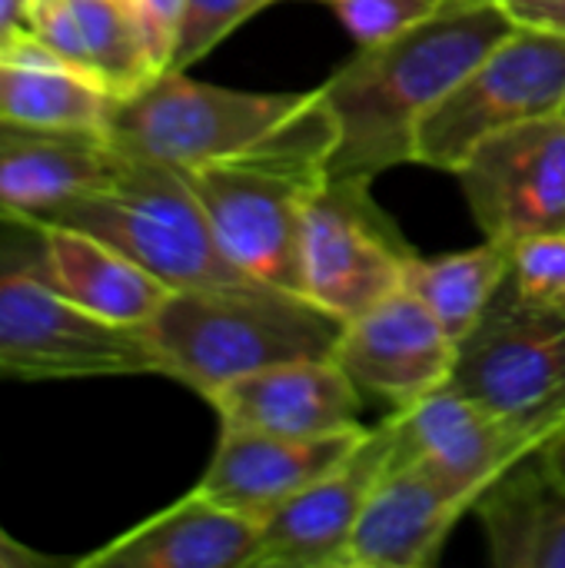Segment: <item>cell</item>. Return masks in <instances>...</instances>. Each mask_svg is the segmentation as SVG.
I'll return each mask as SVG.
<instances>
[{
  "label": "cell",
  "mask_w": 565,
  "mask_h": 568,
  "mask_svg": "<svg viewBox=\"0 0 565 568\" xmlns=\"http://www.w3.org/2000/svg\"><path fill=\"white\" fill-rule=\"evenodd\" d=\"M513 27L500 0H483L360 47L320 87L336 123L326 180L373 183L400 163H416L420 123Z\"/></svg>",
  "instance_id": "obj_1"
},
{
  "label": "cell",
  "mask_w": 565,
  "mask_h": 568,
  "mask_svg": "<svg viewBox=\"0 0 565 568\" xmlns=\"http://www.w3.org/2000/svg\"><path fill=\"white\" fill-rule=\"evenodd\" d=\"M140 333L163 376L210 399L270 366L333 356L343 320L300 293L233 283L173 290Z\"/></svg>",
  "instance_id": "obj_2"
},
{
  "label": "cell",
  "mask_w": 565,
  "mask_h": 568,
  "mask_svg": "<svg viewBox=\"0 0 565 568\" xmlns=\"http://www.w3.org/2000/svg\"><path fill=\"white\" fill-rule=\"evenodd\" d=\"M336 123L316 87L310 110L256 153L190 170L223 256L253 283L303 296L300 223L313 190L326 183Z\"/></svg>",
  "instance_id": "obj_3"
},
{
  "label": "cell",
  "mask_w": 565,
  "mask_h": 568,
  "mask_svg": "<svg viewBox=\"0 0 565 568\" xmlns=\"http://www.w3.org/2000/svg\"><path fill=\"white\" fill-rule=\"evenodd\" d=\"M0 373L83 379L160 369L140 329L83 313L47 280L40 223L0 216Z\"/></svg>",
  "instance_id": "obj_4"
},
{
  "label": "cell",
  "mask_w": 565,
  "mask_h": 568,
  "mask_svg": "<svg viewBox=\"0 0 565 568\" xmlns=\"http://www.w3.org/2000/svg\"><path fill=\"white\" fill-rule=\"evenodd\" d=\"M316 100L303 93H250L163 70L127 100H113L103 136L123 160L200 170L256 153L290 130Z\"/></svg>",
  "instance_id": "obj_5"
},
{
  "label": "cell",
  "mask_w": 565,
  "mask_h": 568,
  "mask_svg": "<svg viewBox=\"0 0 565 568\" xmlns=\"http://www.w3.org/2000/svg\"><path fill=\"white\" fill-rule=\"evenodd\" d=\"M43 223L100 236L170 290L253 283L223 256L183 170L120 156L103 186L60 206Z\"/></svg>",
  "instance_id": "obj_6"
},
{
  "label": "cell",
  "mask_w": 565,
  "mask_h": 568,
  "mask_svg": "<svg viewBox=\"0 0 565 568\" xmlns=\"http://www.w3.org/2000/svg\"><path fill=\"white\" fill-rule=\"evenodd\" d=\"M565 110V33L513 27L416 130V163L456 173L490 136Z\"/></svg>",
  "instance_id": "obj_7"
},
{
  "label": "cell",
  "mask_w": 565,
  "mask_h": 568,
  "mask_svg": "<svg viewBox=\"0 0 565 568\" xmlns=\"http://www.w3.org/2000/svg\"><path fill=\"white\" fill-rule=\"evenodd\" d=\"M416 253L373 203L370 183L326 180L310 193L300 223L303 296L350 323L403 290Z\"/></svg>",
  "instance_id": "obj_8"
},
{
  "label": "cell",
  "mask_w": 565,
  "mask_h": 568,
  "mask_svg": "<svg viewBox=\"0 0 565 568\" xmlns=\"http://www.w3.org/2000/svg\"><path fill=\"white\" fill-rule=\"evenodd\" d=\"M446 386L500 413L565 426V313L519 306L500 290L460 339Z\"/></svg>",
  "instance_id": "obj_9"
},
{
  "label": "cell",
  "mask_w": 565,
  "mask_h": 568,
  "mask_svg": "<svg viewBox=\"0 0 565 568\" xmlns=\"http://www.w3.org/2000/svg\"><path fill=\"white\" fill-rule=\"evenodd\" d=\"M486 240L516 246L565 230V110L483 140L456 170Z\"/></svg>",
  "instance_id": "obj_10"
},
{
  "label": "cell",
  "mask_w": 565,
  "mask_h": 568,
  "mask_svg": "<svg viewBox=\"0 0 565 568\" xmlns=\"http://www.w3.org/2000/svg\"><path fill=\"white\" fill-rule=\"evenodd\" d=\"M393 423V463H420L466 489L476 503L513 466L536 456L563 426L483 406L450 386L403 406Z\"/></svg>",
  "instance_id": "obj_11"
},
{
  "label": "cell",
  "mask_w": 565,
  "mask_h": 568,
  "mask_svg": "<svg viewBox=\"0 0 565 568\" xmlns=\"http://www.w3.org/2000/svg\"><path fill=\"white\" fill-rule=\"evenodd\" d=\"M390 463L393 423L386 419L336 469L260 523L256 568H343V552Z\"/></svg>",
  "instance_id": "obj_12"
},
{
  "label": "cell",
  "mask_w": 565,
  "mask_h": 568,
  "mask_svg": "<svg viewBox=\"0 0 565 568\" xmlns=\"http://www.w3.org/2000/svg\"><path fill=\"white\" fill-rule=\"evenodd\" d=\"M333 359L356 386L403 409L450 383L456 339L410 290H396L343 323Z\"/></svg>",
  "instance_id": "obj_13"
},
{
  "label": "cell",
  "mask_w": 565,
  "mask_h": 568,
  "mask_svg": "<svg viewBox=\"0 0 565 568\" xmlns=\"http://www.w3.org/2000/svg\"><path fill=\"white\" fill-rule=\"evenodd\" d=\"M366 426L340 436H273L253 429H220L216 453L196 483L220 506L263 523L310 483L336 469L363 439Z\"/></svg>",
  "instance_id": "obj_14"
},
{
  "label": "cell",
  "mask_w": 565,
  "mask_h": 568,
  "mask_svg": "<svg viewBox=\"0 0 565 568\" xmlns=\"http://www.w3.org/2000/svg\"><path fill=\"white\" fill-rule=\"evenodd\" d=\"M476 499L430 466H390L343 552V568H426Z\"/></svg>",
  "instance_id": "obj_15"
},
{
  "label": "cell",
  "mask_w": 565,
  "mask_h": 568,
  "mask_svg": "<svg viewBox=\"0 0 565 568\" xmlns=\"http://www.w3.org/2000/svg\"><path fill=\"white\" fill-rule=\"evenodd\" d=\"M220 429L273 436H340L360 429V386L333 359H296L243 376L210 396Z\"/></svg>",
  "instance_id": "obj_16"
},
{
  "label": "cell",
  "mask_w": 565,
  "mask_h": 568,
  "mask_svg": "<svg viewBox=\"0 0 565 568\" xmlns=\"http://www.w3.org/2000/svg\"><path fill=\"white\" fill-rule=\"evenodd\" d=\"M120 166L103 130H60L0 120V216L43 223L103 186Z\"/></svg>",
  "instance_id": "obj_17"
},
{
  "label": "cell",
  "mask_w": 565,
  "mask_h": 568,
  "mask_svg": "<svg viewBox=\"0 0 565 568\" xmlns=\"http://www.w3.org/2000/svg\"><path fill=\"white\" fill-rule=\"evenodd\" d=\"M260 523L193 489L103 549L80 568H256Z\"/></svg>",
  "instance_id": "obj_18"
},
{
  "label": "cell",
  "mask_w": 565,
  "mask_h": 568,
  "mask_svg": "<svg viewBox=\"0 0 565 568\" xmlns=\"http://www.w3.org/2000/svg\"><path fill=\"white\" fill-rule=\"evenodd\" d=\"M47 280L83 313L140 329L173 293L163 280L123 256L93 233L63 223H40Z\"/></svg>",
  "instance_id": "obj_19"
},
{
  "label": "cell",
  "mask_w": 565,
  "mask_h": 568,
  "mask_svg": "<svg viewBox=\"0 0 565 568\" xmlns=\"http://www.w3.org/2000/svg\"><path fill=\"white\" fill-rule=\"evenodd\" d=\"M476 509L500 568H565V483L539 456L496 479Z\"/></svg>",
  "instance_id": "obj_20"
},
{
  "label": "cell",
  "mask_w": 565,
  "mask_h": 568,
  "mask_svg": "<svg viewBox=\"0 0 565 568\" xmlns=\"http://www.w3.org/2000/svg\"><path fill=\"white\" fill-rule=\"evenodd\" d=\"M110 110L113 97L50 53L30 30L13 47L0 50V120L103 130Z\"/></svg>",
  "instance_id": "obj_21"
},
{
  "label": "cell",
  "mask_w": 565,
  "mask_h": 568,
  "mask_svg": "<svg viewBox=\"0 0 565 568\" xmlns=\"http://www.w3.org/2000/svg\"><path fill=\"white\" fill-rule=\"evenodd\" d=\"M509 256L513 250L493 240H486L476 250L436 260L413 256L406 263L403 290H410L460 346V339L470 336V329L480 323V316L503 290L509 276Z\"/></svg>",
  "instance_id": "obj_22"
},
{
  "label": "cell",
  "mask_w": 565,
  "mask_h": 568,
  "mask_svg": "<svg viewBox=\"0 0 565 568\" xmlns=\"http://www.w3.org/2000/svg\"><path fill=\"white\" fill-rule=\"evenodd\" d=\"M80 27V70L113 100L160 77V63L130 0H70Z\"/></svg>",
  "instance_id": "obj_23"
},
{
  "label": "cell",
  "mask_w": 565,
  "mask_h": 568,
  "mask_svg": "<svg viewBox=\"0 0 565 568\" xmlns=\"http://www.w3.org/2000/svg\"><path fill=\"white\" fill-rule=\"evenodd\" d=\"M503 293L529 310L565 313V230L529 236L513 246Z\"/></svg>",
  "instance_id": "obj_24"
},
{
  "label": "cell",
  "mask_w": 565,
  "mask_h": 568,
  "mask_svg": "<svg viewBox=\"0 0 565 568\" xmlns=\"http://www.w3.org/2000/svg\"><path fill=\"white\" fill-rule=\"evenodd\" d=\"M326 3L340 23L356 37L360 47L390 40L450 7L463 3H483V0H320Z\"/></svg>",
  "instance_id": "obj_25"
},
{
  "label": "cell",
  "mask_w": 565,
  "mask_h": 568,
  "mask_svg": "<svg viewBox=\"0 0 565 568\" xmlns=\"http://www.w3.org/2000/svg\"><path fill=\"white\" fill-rule=\"evenodd\" d=\"M276 0H186L176 50L167 70H190L216 43H223L243 20Z\"/></svg>",
  "instance_id": "obj_26"
},
{
  "label": "cell",
  "mask_w": 565,
  "mask_h": 568,
  "mask_svg": "<svg viewBox=\"0 0 565 568\" xmlns=\"http://www.w3.org/2000/svg\"><path fill=\"white\" fill-rule=\"evenodd\" d=\"M130 3L140 17V27L150 40V50H153L160 70H167L173 60V50H176L186 0H130Z\"/></svg>",
  "instance_id": "obj_27"
},
{
  "label": "cell",
  "mask_w": 565,
  "mask_h": 568,
  "mask_svg": "<svg viewBox=\"0 0 565 568\" xmlns=\"http://www.w3.org/2000/svg\"><path fill=\"white\" fill-rule=\"evenodd\" d=\"M500 7L519 27H539V30L565 33V0H500Z\"/></svg>",
  "instance_id": "obj_28"
},
{
  "label": "cell",
  "mask_w": 565,
  "mask_h": 568,
  "mask_svg": "<svg viewBox=\"0 0 565 568\" xmlns=\"http://www.w3.org/2000/svg\"><path fill=\"white\" fill-rule=\"evenodd\" d=\"M40 566H57V559L40 556L20 542H13L3 529H0V568H40Z\"/></svg>",
  "instance_id": "obj_29"
},
{
  "label": "cell",
  "mask_w": 565,
  "mask_h": 568,
  "mask_svg": "<svg viewBox=\"0 0 565 568\" xmlns=\"http://www.w3.org/2000/svg\"><path fill=\"white\" fill-rule=\"evenodd\" d=\"M27 3L23 0H0V50L13 47L20 37H27Z\"/></svg>",
  "instance_id": "obj_30"
},
{
  "label": "cell",
  "mask_w": 565,
  "mask_h": 568,
  "mask_svg": "<svg viewBox=\"0 0 565 568\" xmlns=\"http://www.w3.org/2000/svg\"><path fill=\"white\" fill-rule=\"evenodd\" d=\"M536 456H539V463H543L556 479H563L565 483V426L546 443V446H543V449H539V453H536Z\"/></svg>",
  "instance_id": "obj_31"
},
{
  "label": "cell",
  "mask_w": 565,
  "mask_h": 568,
  "mask_svg": "<svg viewBox=\"0 0 565 568\" xmlns=\"http://www.w3.org/2000/svg\"><path fill=\"white\" fill-rule=\"evenodd\" d=\"M23 3H27V0H23Z\"/></svg>",
  "instance_id": "obj_32"
}]
</instances>
